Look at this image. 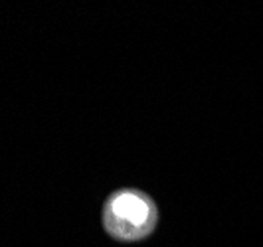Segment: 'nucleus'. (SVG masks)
<instances>
[{
  "instance_id": "nucleus-1",
  "label": "nucleus",
  "mask_w": 263,
  "mask_h": 247,
  "mask_svg": "<svg viewBox=\"0 0 263 247\" xmlns=\"http://www.w3.org/2000/svg\"><path fill=\"white\" fill-rule=\"evenodd\" d=\"M158 212L155 202L143 192L121 190L109 196L103 208L105 232L119 241H139L157 225Z\"/></svg>"
}]
</instances>
